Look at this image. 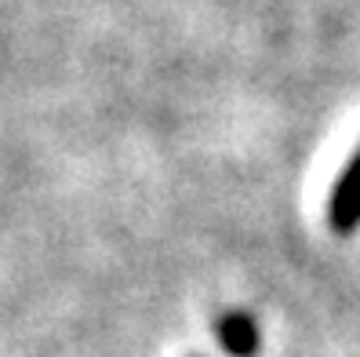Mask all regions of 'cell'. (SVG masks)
Returning <instances> with one entry per match:
<instances>
[{"label":"cell","instance_id":"obj_1","mask_svg":"<svg viewBox=\"0 0 360 357\" xmlns=\"http://www.w3.org/2000/svg\"><path fill=\"white\" fill-rule=\"evenodd\" d=\"M328 219L338 234H353L360 226V150L346 164V172L338 175L331 201H328Z\"/></svg>","mask_w":360,"mask_h":357},{"label":"cell","instance_id":"obj_2","mask_svg":"<svg viewBox=\"0 0 360 357\" xmlns=\"http://www.w3.org/2000/svg\"><path fill=\"white\" fill-rule=\"evenodd\" d=\"M219 335H222V346L233 353V357H251L259 346V332H255V321L248 313H229V318L219 325Z\"/></svg>","mask_w":360,"mask_h":357}]
</instances>
